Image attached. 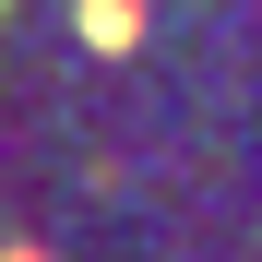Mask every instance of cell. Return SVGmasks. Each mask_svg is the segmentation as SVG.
<instances>
[{
	"label": "cell",
	"instance_id": "1",
	"mask_svg": "<svg viewBox=\"0 0 262 262\" xmlns=\"http://www.w3.org/2000/svg\"><path fill=\"white\" fill-rule=\"evenodd\" d=\"M0 262H48V250H0Z\"/></svg>",
	"mask_w": 262,
	"mask_h": 262
}]
</instances>
